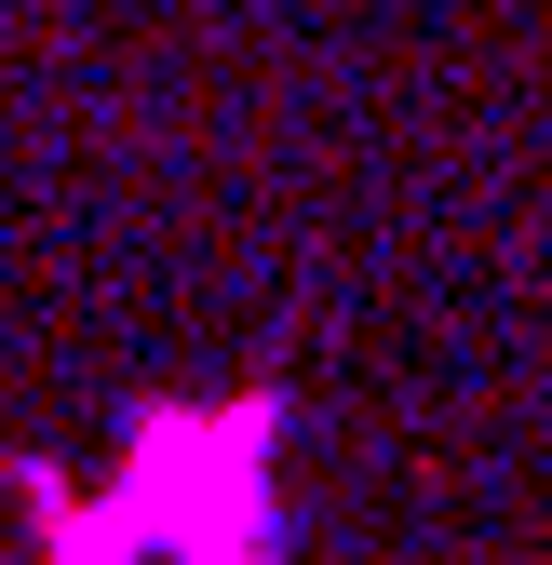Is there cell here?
Here are the masks:
<instances>
[{
	"label": "cell",
	"mask_w": 552,
	"mask_h": 565,
	"mask_svg": "<svg viewBox=\"0 0 552 565\" xmlns=\"http://www.w3.org/2000/svg\"><path fill=\"white\" fill-rule=\"evenodd\" d=\"M284 431V404H149L121 458V499H82L54 471L28 484V565H284V512L256 499V445Z\"/></svg>",
	"instance_id": "cell-1"
}]
</instances>
